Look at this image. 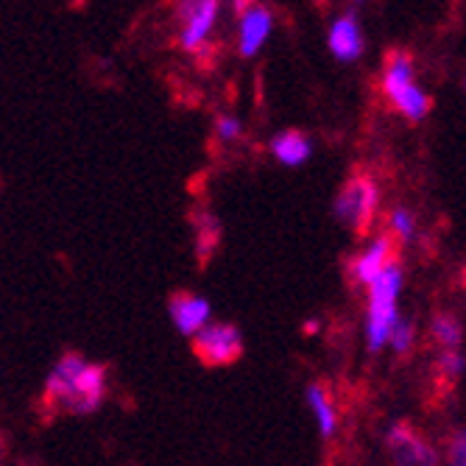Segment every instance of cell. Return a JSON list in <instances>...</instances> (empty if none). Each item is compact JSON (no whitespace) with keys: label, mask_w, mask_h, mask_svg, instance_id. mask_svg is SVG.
Masks as SVG:
<instances>
[{"label":"cell","mask_w":466,"mask_h":466,"mask_svg":"<svg viewBox=\"0 0 466 466\" xmlns=\"http://www.w3.org/2000/svg\"><path fill=\"white\" fill-rule=\"evenodd\" d=\"M308 402L316 413V421H319V431L324 439H329L335 433V425H338V413H335V402H332V394L324 383H313L308 389Z\"/></svg>","instance_id":"4fadbf2b"},{"label":"cell","mask_w":466,"mask_h":466,"mask_svg":"<svg viewBox=\"0 0 466 466\" xmlns=\"http://www.w3.org/2000/svg\"><path fill=\"white\" fill-rule=\"evenodd\" d=\"M431 332H433V341L441 347V350H458L461 347V324L455 316L450 313H436L433 321H431Z\"/></svg>","instance_id":"5bb4252c"},{"label":"cell","mask_w":466,"mask_h":466,"mask_svg":"<svg viewBox=\"0 0 466 466\" xmlns=\"http://www.w3.org/2000/svg\"><path fill=\"white\" fill-rule=\"evenodd\" d=\"M167 310H171V319H174V324H177V329L182 335H196L209 321V302L201 299V296H196V293H187V290L171 293V299H167Z\"/></svg>","instance_id":"8fae6325"},{"label":"cell","mask_w":466,"mask_h":466,"mask_svg":"<svg viewBox=\"0 0 466 466\" xmlns=\"http://www.w3.org/2000/svg\"><path fill=\"white\" fill-rule=\"evenodd\" d=\"M355 4H369V0H355Z\"/></svg>","instance_id":"ffe728a7"},{"label":"cell","mask_w":466,"mask_h":466,"mask_svg":"<svg viewBox=\"0 0 466 466\" xmlns=\"http://www.w3.org/2000/svg\"><path fill=\"white\" fill-rule=\"evenodd\" d=\"M447 466H466V439H463V431H455V439H450Z\"/></svg>","instance_id":"d6986e66"},{"label":"cell","mask_w":466,"mask_h":466,"mask_svg":"<svg viewBox=\"0 0 466 466\" xmlns=\"http://www.w3.org/2000/svg\"><path fill=\"white\" fill-rule=\"evenodd\" d=\"M413 229H416V221L413 216L408 213L405 207H397L394 213L389 216V232L400 240V243H408L413 238Z\"/></svg>","instance_id":"9a60e30c"},{"label":"cell","mask_w":466,"mask_h":466,"mask_svg":"<svg viewBox=\"0 0 466 466\" xmlns=\"http://www.w3.org/2000/svg\"><path fill=\"white\" fill-rule=\"evenodd\" d=\"M216 240H218L216 218H201L198 221V258H201V263L209 260V251L216 248Z\"/></svg>","instance_id":"2e32d148"},{"label":"cell","mask_w":466,"mask_h":466,"mask_svg":"<svg viewBox=\"0 0 466 466\" xmlns=\"http://www.w3.org/2000/svg\"><path fill=\"white\" fill-rule=\"evenodd\" d=\"M216 132L224 143H235L243 135V123L232 115H218L216 117Z\"/></svg>","instance_id":"ac0fdd59"},{"label":"cell","mask_w":466,"mask_h":466,"mask_svg":"<svg viewBox=\"0 0 466 466\" xmlns=\"http://www.w3.org/2000/svg\"><path fill=\"white\" fill-rule=\"evenodd\" d=\"M221 12V0H174V25L177 46L185 54L204 56L209 48V36L216 31Z\"/></svg>","instance_id":"5b68a950"},{"label":"cell","mask_w":466,"mask_h":466,"mask_svg":"<svg viewBox=\"0 0 466 466\" xmlns=\"http://www.w3.org/2000/svg\"><path fill=\"white\" fill-rule=\"evenodd\" d=\"M310 151H313V146H310V140L299 129H285L282 135H277L271 140V154L282 165H290V167L308 162L310 159Z\"/></svg>","instance_id":"7c38bea8"},{"label":"cell","mask_w":466,"mask_h":466,"mask_svg":"<svg viewBox=\"0 0 466 466\" xmlns=\"http://www.w3.org/2000/svg\"><path fill=\"white\" fill-rule=\"evenodd\" d=\"M271 28H274V12L266 4H260V0H254L248 9L238 15V54L243 59L258 56Z\"/></svg>","instance_id":"9c48e42d"},{"label":"cell","mask_w":466,"mask_h":466,"mask_svg":"<svg viewBox=\"0 0 466 466\" xmlns=\"http://www.w3.org/2000/svg\"><path fill=\"white\" fill-rule=\"evenodd\" d=\"M389 341H391V347H394L397 355L410 352V344H413V324L397 319V324H394V329H391V335H389Z\"/></svg>","instance_id":"e0dca14e"},{"label":"cell","mask_w":466,"mask_h":466,"mask_svg":"<svg viewBox=\"0 0 466 466\" xmlns=\"http://www.w3.org/2000/svg\"><path fill=\"white\" fill-rule=\"evenodd\" d=\"M380 207V187L366 167H352L335 196V218L355 238H369Z\"/></svg>","instance_id":"3957f363"},{"label":"cell","mask_w":466,"mask_h":466,"mask_svg":"<svg viewBox=\"0 0 466 466\" xmlns=\"http://www.w3.org/2000/svg\"><path fill=\"white\" fill-rule=\"evenodd\" d=\"M400 246L402 243L389 229H383L360 254H355V258L350 260V277L358 285H369L374 277H380L389 266L400 263Z\"/></svg>","instance_id":"ba28073f"},{"label":"cell","mask_w":466,"mask_h":466,"mask_svg":"<svg viewBox=\"0 0 466 466\" xmlns=\"http://www.w3.org/2000/svg\"><path fill=\"white\" fill-rule=\"evenodd\" d=\"M380 90H383L389 106L410 123L425 120L433 109V98L419 87L416 62L405 48H391L383 56V73H380Z\"/></svg>","instance_id":"7a4b0ae2"},{"label":"cell","mask_w":466,"mask_h":466,"mask_svg":"<svg viewBox=\"0 0 466 466\" xmlns=\"http://www.w3.org/2000/svg\"><path fill=\"white\" fill-rule=\"evenodd\" d=\"M402 285V268L400 263L389 266L380 277L369 282V319H366V335L369 350L377 352L389 341V335L397 324V296Z\"/></svg>","instance_id":"277c9868"},{"label":"cell","mask_w":466,"mask_h":466,"mask_svg":"<svg viewBox=\"0 0 466 466\" xmlns=\"http://www.w3.org/2000/svg\"><path fill=\"white\" fill-rule=\"evenodd\" d=\"M193 355L207 369H224L243 358V335L235 324H207L193 335Z\"/></svg>","instance_id":"8992f818"},{"label":"cell","mask_w":466,"mask_h":466,"mask_svg":"<svg viewBox=\"0 0 466 466\" xmlns=\"http://www.w3.org/2000/svg\"><path fill=\"white\" fill-rule=\"evenodd\" d=\"M327 48L338 62H347V65H352L363 56L366 39H363L360 23L352 12H344L332 20L329 31H327Z\"/></svg>","instance_id":"30bf717a"},{"label":"cell","mask_w":466,"mask_h":466,"mask_svg":"<svg viewBox=\"0 0 466 466\" xmlns=\"http://www.w3.org/2000/svg\"><path fill=\"white\" fill-rule=\"evenodd\" d=\"M106 397V366L87 363L78 352H67L54 366L46 383V405L54 413L87 416L101 408Z\"/></svg>","instance_id":"6da1fadb"},{"label":"cell","mask_w":466,"mask_h":466,"mask_svg":"<svg viewBox=\"0 0 466 466\" xmlns=\"http://www.w3.org/2000/svg\"><path fill=\"white\" fill-rule=\"evenodd\" d=\"M386 447L397 466H439V452L410 421H394L386 433Z\"/></svg>","instance_id":"52a82bcc"}]
</instances>
